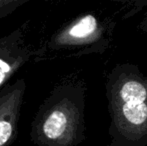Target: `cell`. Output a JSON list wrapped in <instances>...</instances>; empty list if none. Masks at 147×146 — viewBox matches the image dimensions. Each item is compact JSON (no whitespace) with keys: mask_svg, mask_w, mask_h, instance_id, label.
Wrapping results in <instances>:
<instances>
[{"mask_svg":"<svg viewBox=\"0 0 147 146\" xmlns=\"http://www.w3.org/2000/svg\"><path fill=\"white\" fill-rule=\"evenodd\" d=\"M110 124L107 146H147V75L134 63L116 64L105 82Z\"/></svg>","mask_w":147,"mask_h":146,"instance_id":"1","label":"cell"},{"mask_svg":"<svg viewBox=\"0 0 147 146\" xmlns=\"http://www.w3.org/2000/svg\"><path fill=\"white\" fill-rule=\"evenodd\" d=\"M86 85L81 80L56 85L39 106L31 125L36 146H77L85 140Z\"/></svg>","mask_w":147,"mask_h":146,"instance_id":"2","label":"cell"},{"mask_svg":"<svg viewBox=\"0 0 147 146\" xmlns=\"http://www.w3.org/2000/svg\"><path fill=\"white\" fill-rule=\"evenodd\" d=\"M114 22L92 12L78 15L59 28L48 41L49 50H75L70 56L103 54L110 47Z\"/></svg>","mask_w":147,"mask_h":146,"instance_id":"3","label":"cell"},{"mask_svg":"<svg viewBox=\"0 0 147 146\" xmlns=\"http://www.w3.org/2000/svg\"><path fill=\"white\" fill-rule=\"evenodd\" d=\"M28 23L0 38V89L21 66L34 57L45 54L46 48L35 49L26 40Z\"/></svg>","mask_w":147,"mask_h":146,"instance_id":"4","label":"cell"},{"mask_svg":"<svg viewBox=\"0 0 147 146\" xmlns=\"http://www.w3.org/2000/svg\"><path fill=\"white\" fill-rule=\"evenodd\" d=\"M25 91L24 79H17L0 89V146H9L17 137Z\"/></svg>","mask_w":147,"mask_h":146,"instance_id":"5","label":"cell"},{"mask_svg":"<svg viewBox=\"0 0 147 146\" xmlns=\"http://www.w3.org/2000/svg\"><path fill=\"white\" fill-rule=\"evenodd\" d=\"M26 2L27 0H0V21Z\"/></svg>","mask_w":147,"mask_h":146,"instance_id":"6","label":"cell"},{"mask_svg":"<svg viewBox=\"0 0 147 146\" xmlns=\"http://www.w3.org/2000/svg\"><path fill=\"white\" fill-rule=\"evenodd\" d=\"M139 29L141 30L142 32H147V11H146V13L144 14L143 19H142L141 22L139 23Z\"/></svg>","mask_w":147,"mask_h":146,"instance_id":"7","label":"cell"}]
</instances>
